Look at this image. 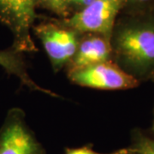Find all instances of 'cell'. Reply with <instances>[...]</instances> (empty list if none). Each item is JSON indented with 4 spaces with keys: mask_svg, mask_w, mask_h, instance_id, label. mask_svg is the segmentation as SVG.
<instances>
[{
    "mask_svg": "<svg viewBox=\"0 0 154 154\" xmlns=\"http://www.w3.org/2000/svg\"><path fill=\"white\" fill-rule=\"evenodd\" d=\"M130 154H154V132L148 134L140 130L133 132Z\"/></svg>",
    "mask_w": 154,
    "mask_h": 154,
    "instance_id": "9",
    "label": "cell"
},
{
    "mask_svg": "<svg viewBox=\"0 0 154 154\" xmlns=\"http://www.w3.org/2000/svg\"><path fill=\"white\" fill-rule=\"evenodd\" d=\"M112 61L110 38L99 33H82L76 51L65 68L66 73Z\"/></svg>",
    "mask_w": 154,
    "mask_h": 154,
    "instance_id": "7",
    "label": "cell"
},
{
    "mask_svg": "<svg viewBox=\"0 0 154 154\" xmlns=\"http://www.w3.org/2000/svg\"><path fill=\"white\" fill-rule=\"evenodd\" d=\"M152 131L154 132V122H153V127H152Z\"/></svg>",
    "mask_w": 154,
    "mask_h": 154,
    "instance_id": "14",
    "label": "cell"
},
{
    "mask_svg": "<svg viewBox=\"0 0 154 154\" xmlns=\"http://www.w3.org/2000/svg\"><path fill=\"white\" fill-rule=\"evenodd\" d=\"M154 13V0H122L121 14L135 15Z\"/></svg>",
    "mask_w": 154,
    "mask_h": 154,
    "instance_id": "10",
    "label": "cell"
},
{
    "mask_svg": "<svg viewBox=\"0 0 154 154\" xmlns=\"http://www.w3.org/2000/svg\"><path fill=\"white\" fill-rule=\"evenodd\" d=\"M0 154H45L19 107L8 110L0 128Z\"/></svg>",
    "mask_w": 154,
    "mask_h": 154,
    "instance_id": "4",
    "label": "cell"
},
{
    "mask_svg": "<svg viewBox=\"0 0 154 154\" xmlns=\"http://www.w3.org/2000/svg\"><path fill=\"white\" fill-rule=\"evenodd\" d=\"M38 5L48 10L64 19L69 17L66 7V0H38Z\"/></svg>",
    "mask_w": 154,
    "mask_h": 154,
    "instance_id": "11",
    "label": "cell"
},
{
    "mask_svg": "<svg viewBox=\"0 0 154 154\" xmlns=\"http://www.w3.org/2000/svg\"><path fill=\"white\" fill-rule=\"evenodd\" d=\"M94 1V0H66L67 11L69 17L85 9Z\"/></svg>",
    "mask_w": 154,
    "mask_h": 154,
    "instance_id": "13",
    "label": "cell"
},
{
    "mask_svg": "<svg viewBox=\"0 0 154 154\" xmlns=\"http://www.w3.org/2000/svg\"><path fill=\"white\" fill-rule=\"evenodd\" d=\"M67 76L77 86L104 91L128 90L137 88L140 83L113 61L67 73Z\"/></svg>",
    "mask_w": 154,
    "mask_h": 154,
    "instance_id": "6",
    "label": "cell"
},
{
    "mask_svg": "<svg viewBox=\"0 0 154 154\" xmlns=\"http://www.w3.org/2000/svg\"><path fill=\"white\" fill-rule=\"evenodd\" d=\"M0 67H2L9 75L18 78L20 83L30 91L46 94L51 98H60L53 91L44 88L36 82L28 71L24 53L18 51L11 46L5 50H0Z\"/></svg>",
    "mask_w": 154,
    "mask_h": 154,
    "instance_id": "8",
    "label": "cell"
},
{
    "mask_svg": "<svg viewBox=\"0 0 154 154\" xmlns=\"http://www.w3.org/2000/svg\"><path fill=\"white\" fill-rule=\"evenodd\" d=\"M122 11V0H94L85 9L63 21L80 33H99L110 39Z\"/></svg>",
    "mask_w": 154,
    "mask_h": 154,
    "instance_id": "5",
    "label": "cell"
},
{
    "mask_svg": "<svg viewBox=\"0 0 154 154\" xmlns=\"http://www.w3.org/2000/svg\"><path fill=\"white\" fill-rule=\"evenodd\" d=\"M64 154H130L129 148H122L110 152H99L94 150L92 145H85L79 147H68L65 149Z\"/></svg>",
    "mask_w": 154,
    "mask_h": 154,
    "instance_id": "12",
    "label": "cell"
},
{
    "mask_svg": "<svg viewBox=\"0 0 154 154\" xmlns=\"http://www.w3.org/2000/svg\"><path fill=\"white\" fill-rule=\"evenodd\" d=\"M33 33L39 39L56 73L65 69L76 51L82 33L61 20L42 21L34 24Z\"/></svg>",
    "mask_w": 154,
    "mask_h": 154,
    "instance_id": "2",
    "label": "cell"
},
{
    "mask_svg": "<svg viewBox=\"0 0 154 154\" xmlns=\"http://www.w3.org/2000/svg\"><path fill=\"white\" fill-rule=\"evenodd\" d=\"M112 61L141 81L154 80V13L120 14L110 35Z\"/></svg>",
    "mask_w": 154,
    "mask_h": 154,
    "instance_id": "1",
    "label": "cell"
},
{
    "mask_svg": "<svg viewBox=\"0 0 154 154\" xmlns=\"http://www.w3.org/2000/svg\"><path fill=\"white\" fill-rule=\"evenodd\" d=\"M38 6V0H0V22L12 33L11 46L24 54L38 51L32 38Z\"/></svg>",
    "mask_w": 154,
    "mask_h": 154,
    "instance_id": "3",
    "label": "cell"
}]
</instances>
